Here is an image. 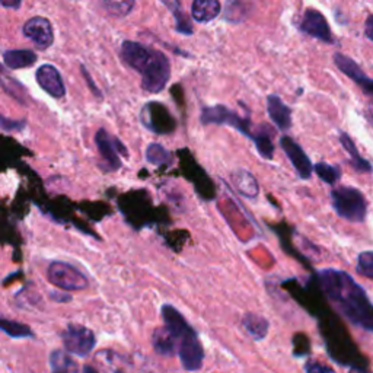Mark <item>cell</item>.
Masks as SVG:
<instances>
[{"label": "cell", "instance_id": "cell-6", "mask_svg": "<svg viewBox=\"0 0 373 373\" xmlns=\"http://www.w3.org/2000/svg\"><path fill=\"white\" fill-rule=\"evenodd\" d=\"M202 124H222L237 129L240 133H242L247 137H252L251 133V122L248 117H242L235 111L229 110L225 105H214V107H206L202 110L200 115Z\"/></svg>", "mask_w": 373, "mask_h": 373}, {"label": "cell", "instance_id": "cell-21", "mask_svg": "<svg viewBox=\"0 0 373 373\" xmlns=\"http://www.w3.org/2000/svg\"><path fill=\"white\" fill-rule=\"evenodd\" d=\"M232 181L237 190L247 199H255L260 192L257 180H255V176L248 171H237L232 175Z\"/></svg>", "mask_w": 373, "mask_h": 373}, {"label": "cell", "instance_id": "cell-3", "mask_svg": "<svg viewBox=\"0 0 373 373\" xmlns=\"http://www.w3.org/2000/svg\"><path fill=\"white\" fill-rule=\"evenodd\" d=\"M331 204L341 219L351 223H363L367 216L365 194L351 185H340L331 190Z\"/></svg>", "mask_w": 373, "mask_h": 373}, {"label": "cell", "instance_id": "cell-9", "mask_svg": "<svg viewBox=\"0 0 373 373\" xmlns=\"http://www.w3.org/2000/svg\"><path fill=\"white\" fill-rule=\"evenodd\" d=\"M299 31L322 43H327V44L334 43L332 31L329 28L327 18L318 9L308 8L303 12V16L299 22Z\"/></svg>", "mask_w": 373, "mask_h": 373}, {"label": "cell", "instance_id": "cell-20", "mask_svg": "<svg viewBox=\"0 0 373 373\" xmlns=\"http://www.w3.org/2000/svg\"><path fill=\"white\" fill-rule=\"evenodd\" d=\"M37 54L32 50H6L4 51V63L8 69H25L37 62Z\"/></svg>", "mask_w": 373, "mask_h": 373}, {"label": "cell", "instance_id": "cell-33", "mask_svg": "<svg viewBox=\"0 0 373 373\" xmlns=\"http://www.w3.org/2000/svg\"><path fill=\"white\" fill-rule=\"evenodd\" d=\"M306 373H337L332 367H328L321 363H309L306 366Z\"/></svg>", "mask_w": 373, "mask_h": 373}, {"label": "cell", "instance_id": "cell-25", "mask_svg": "<svg viewBox=\"0 0 373 373\" xmlns=\"http://www.w3.org/2000/svg\"><path fill=\"white\" fill-rule=\"evenodd\" d=\"M313 171L325 184L334 187L341 178V168L337 165H329L327 162H318L313 166Z\"/></svg>", "mask_w": 373, "mask_h": 373}, {"label": "cell", "instance_id": "cell-7", "mask_svg": "<svg viewBox=\"0 0 373 373\" xmlns=\"http://www.w3.org/2000/svg\"><path fill=\"white\" fill-rule=\"evenodd\" d=\"M95 145L100 150L105 172L119 171L123 166L120 155L127 156L129 153L122 140L112 137L105 129H100L95 133Z\"/></svg>", "mask_w": 373, "mask_h": 373}, {"label": "cell", "instance_id": "cell-37", "mask_svg": "<svg viewBox=\"0 0 373 373\" xmlns=\"http://www.w3.org/2000/svg\"><path fill=\"white\" fill-rule=\"evenodd\" d=\"M365 119L367 120V123L373 127V101H369L365 110Z\"/></svg>", "mask_w": 373, "mask_h": 373}, {"label": "cell", "instance_id": "cell-19", "mask_svg": "<svg viewBox=\"0 0 373 373\" xmlns=\"http://www.w3.org/2000/svg\"><path fill=\"white\" fill-rule=\"evenodd\" d=\"M222 5L218 0H194L191 5V16L200 24L210 22L221 15Z\"/></svg>", "mask_w": 373, "mask_h": 373}, {"label": "cell", "instance_id": "cell-4", "mask_svg": "<svg viewBox=\"0 0 373 373\" xmlns=\"http://www.w3.org/2000/svg\"><path fill=\"white\" fill-rule=\"evenodd\" d=\"M171 79V62L159 50H155L148 66L142 72V89L149 93H159Z\"/></svg>", "mask_w": 373, "mask_h": 373}, {"label": "cell", "instance_id": "cell-17", "mask_svg": "<svg viewBox=\"0 0 373 373\" xmlns=\"http://www.w3.org/2000/svg\"><path fill=\"white\" fill-rule=\"evenodd\" d=\"M340 143H341L343 149L348 153V164L355 168L356 172L370 174L373 171L372 164L360 155L358 146L355 145V142H353V139L347 133H344V131L340 133Z\"/></svg>", "mask_w": 373, "mask_h": 373}, {"label": "cell", "instance_id": "cell-8", "mask_svg": "<svg viewBox=\"0 0 373 373\" xmlns=\"http://www.w3.org/2000/svg\"><path fill=\"white\" fill-rule=\"evenodd\" d=\"M62 339L66 350L77 356L89 355L95 346V334L89 328L77 324L67 325Z\"/></svg>", "mask_w": 373, "mask_h": 373}, {"label": "cell", "instance_id": "cell-23", "mask_svg": "<svg viewBox=\"0 0 373 373\" xmlns=\"http://www.w3.org/2000/svg\"><path fill=\"white\" fill-rule=\"evenodd\" d=\"M271 130L267 126H261L257 131L252 133L251 139L254 140L255 146H257L259 153L263 156L264 159H273V155H274V145L271 140Z\"/></svg>", "mask_w": 373, "mask_h": 373}, {"label": "cell", "instance_id": "cell-11", "mask_svg": "<svg viewBox=\"0 0 373 373\" xmlns=\"http://www.w3.org/2000/svg\"><path fill=\"white\" fill-rule=\"evenodd\" d=\"M22 34L40 50H47L54 43L53 25L44 16H34L24 24Z\"/></svg>", "mask_w": 373, "mask_h": 373}, {"label": "cell", "instance_id": "cell-12", "mask_svg": "<svg viewBox=\"0 0 373 373\" xmlns=\"http://www.w3.org/2000/svg\"><path fill=\"white\" fill-rule=\"evenodd\" d=\"M93 360L101 373H137L131 360L115 350L96 351Z\"/></svg>", "mask_w": 373, "mask_h": 373}, {"label": "cell", "instance_id": "cell-16", "mask_svg": "<svg viewBox=\"0 0 373 373\" xmlns=\"http://www.w3.org/2000/svg\"><path fill=\"white\" fill-rule=\"evenodd\" d=\"M267 112L279 130L287 131L292 127V110L279 95L267 96Z\"/></svg>", "mask_w": 373, "mask_h": 373}, {"label": "cell", "instance_id": "cell-18", "mask_svg": "<svg viewBox=\"0 0 373 373\" xmlns=\"http://www.w3.org/2000/svg\"><path fill=\"white\" fill-rule=\"evenodd\" d=\"M152 344L155 351L159 353L161 356H172L175 351L178 353V343L168 327H161L153 331Z\"/></svg>", "mask_w": 373, "mask_h": 373}, {"label": "cell", "instance_id": "cell-15", "mask_svg": "<svg viewBox=\"0 0 373 373\" xmlns=\"http://www.w3.org/2000/svg\"><path fill=\"white\" fill-rule=\"evenodd\" d=\"M35 79L43 91L53 98H63L66 95V86L58 69L53 65H43L37 69Z\"/></svg>", "mask_w": 373, "mask_h": 373}, {"label": "cell", "instance_id": "cell-24", "mask_svg": "<svg viewBox=\"0 0 373 373\" xmlns=\"http://www.w3.org/2000/svg\"><path fill=\"white\" fill-rule=\"evenodd\" d=\"M164 5L166 8H169L172 16L175 18V30L178 31L180 34L191 35L194 32V30H192L190 18L185 15L181 5L178 2H164Z\"/></svg>", "mask_w": 373, "mask_h": 373}, {"label": "cell", "instance_id": "cell-32", "mask_svg": "<svg viewBox=\"0 0 373 373\" xmlns=\"http://www.w3.org/2000/svg\"><path fill=\"white\" fill-rule=\"evenodd\" d=\"M25 127V122H13V120H8L6 117H2V129L5 131H21Z\"/></svg>", "mask_w": 373, "mask_h": 373}, {"label": "cell", "instance_id": "cell-14", "mask_svg": "<svg viewBox=\"0 0 373 373\" xmlns=\"http://www.w3.org/2000/svg\"><path fill=\"white\" fill-rule=\"evenodd\" d=\"M153 51H155V48H152V47H148L142 43L127 40L122 44L120 55L123 58V62L129 67L142 73L145 70V67L148 66Z\"/></svg>", "mask_w": 373, "mask_h": 373}, {"label": "cell", "instance_id": "cell-30", "mask_svg": "<svg viewBox=\"0 0 373 373\" xmlns=\"http://www.w3.org/2000/svg\"><path fill=\"white\" fill-rule=\"evenodd\" d=\"M356 270L360 276L373 282V251H363L359 254Z\"/></svg>", "mask_w": 373, "mask_h": 373}, {"label": "cell", "instance_id": "cell-27", "mask_svg": "<svg viewBox=\"0 0 373 373\" xmlns=\"http://www.w3.org/2000/svg\"><path fill=\"white\" fill-rule=\"evenodd\" d=\"M146 159L152 165L162 166L171 161V153L159 143H150L146 149Z\"/></svg>", "mask_w": 373, "mask_h": 373}, {"label": "cell", "instance_id": "cell-26", "mask_svg": "<svg viewBox=\"0 0 373 373\" xmlns=\"http://www.w3.org/2000/svg\"><path fill=\"white\" fill-rule=\"evenodd\" d=\"M50 363L53 373H77L76 363L63 351H54L50 358Z\"/></svg>", "mask_w": 373, "mask_h": 373}, {"label": "cell", "instance_id": "cell-22", "mask_svg": "<svg viewBox=\"0 0 373 373\" xmlns=\"http://www.w3.org/2000/svg\"><path fill=\"white\" fill-rule=\"evenodd\" d=\"M242 325L254 340H263L267 336L268 321L259 313L248 312L242 318Z\"/></svg>", "mask_w": 373, "mask_h": 373}, {"label": "cell", "instance_id": "cell-40", "mask_svg": "<svg viewBox=\"0 0 373 373\" xmlns=\"http://www.w3.org/2000/svg\"><path fill=\"white\" fill-rule=\"evenodd\" d=\"M82 373H98V372H96V369L92 367V366H85L84 370H82Z\"/></svg>", "mask_w": 373, "mask_h": 373}, {"label": "cell", "instance_id": "cell-28", "mask_svg": "<svg viewBox=\"0 0 373 373\" xmlns=\"http://www.w3.org/2000/svg\"><path fill=\"white\" fill-rule=\"evenodd\" d=\"M133 0H105L103 2V8L112 16L123 18L127 16L133 8H134Z\"/></svg>", "mask_w": 373, "mask_h": 373}, {"label": "cell", "instance_id": "cell-36", "mask_svg": "<svg viewBox=\"0 0 373 373\" xmlns=\"http://www.w3.org/2000/svg\"><path fill=\"white\" fill-rule=\"evenodd\" d=\"M50 298L53 301H57V302H69L72 301V296L67 293H58V292H51L50 293Z\"/></svg>", "mask_w": 373, "mask_h": 373}, {"label": "cell", "instance_id": "cell-34", "mask_svg": "<svg viewBox=\"0 0 373 373\" xmlns=\"http://www.w3.org/2000/svg\"><path fill=\"white\" fill-rule=\"evenodd\" d=\"M81 72H82V74H84V77H85V81H86L88 86H89V88H91V91L93 92V95H95V96H100V98H101V92H100V89H98V88L95 86V84L92 82V77H91V74H89V72L86 70V67H85V66H81Z\"/></svg>", "mask_w": 373, "mask_h": 373}, {"label": "cell", "instance_id": "cell-38", "mask_svg": "<svg viewBox=\"0 0 373 373\" xmlns=\"http://www.w3.org/2000/svg\"><path fill=\"white\" fill-rule=\"evenodd\" d=\"M21 2H6V0H4L2 2V6L4 8H9V9H19L21 8Z\"/></svg>", "mask_w": 373, "mask_h": 373}, {"label": "cell", "instance_id": "cell-10", "mask_svg": "<svg viewBox=\"0 0 373 373\" xmlns=\"http://www.w3.org/2000/svg\"><path fill=\"white\" fill-rule=\"evenodd\" d=\"M334 63L343 74H346L348 79H351L362 89V92L369 98V101H373V79L363 72V69L351 57L343 53H336L334 54Z\"/></svg>", "mask_w": 373, "mask_h": 373}, {"label": "cell", "instance_id": "cell-39", "mask_svg": "<svg viewBox=\"0 0 373 373\" xmlns=\"http://www.w3.org/2000/svg\"><path fill=\"white\" fill-rule=\"evenodd\" d=\"M348 373H367V372L363 367H360V366H353Z\"/></svg>", "mask_w": 373, "mask_h": 373}, {"label": "cell", "instance_id": "cell-2", "mask_svg": "<svg viewBox=\"0 0 373 373\" xmlns=\"http://www.w3.org/2000/svg\"><path fill=\"white\" fill-rule=\"evenodd\" d=\"M162 318L165 321V327L171 329L174 337L178 343V356L185 370H199L203 365L204 351L191 325L185 321L178 309L171 305L162 306Z\"/></svg>", "mask_w": 373, "mask_h": 373}, {"label": "cell", "instance_id": "cell-35", "mask_svg": "<svg viewBox=\"0 0 373 373\" xmlns=\"http://www.w3.org/2000/svg\"><path fill=\"white\" fill-rule=\"evenodd\" d=\"M365 37L369 41L373 43V13L367 15L366 22H365Z\"/></svg>", "mask_w": 373, "mask_h": 373}, {"label": "cell", "instance_id": "cell-31", "mask_svg": "<svg viewBox=\"0 0 373 373\" xmlns=\"http://www.w3.org/2000/svg\"><path fill=\"white\" fill-rule=\"evenodd\" d=\"M247 4L244 2H228L225 8V18L229 22H240L245 18Z\"/></svg>", "mask_w": 373, "mask_h": 373}, {"label": "cell", "instance_id": "cell-1", "mask_svg": "<svg viewBox=\"0 0 373 373\" xmlns=\"http://www.w3.org/2000/svg\"><path fill=\"white\" fill-rule=\"evenodd\" d=\"M318 283L347 321L373 334V303L365 289L348 273L324 268L318 273Z\"/></svg>", "mask_w": 373, "mask_h": 373}, {"label": "cell", "instance_id": "cell-29", "mask_svg": "<svg viewBox=\"0 0 373 373\" xmlns=\"http://www.w3.org/2000/svg\"><path fill=\"white\" fill-rule=\"evenodd\" d=\"M0 325H2V329L8 334V336H11V337H15V339L32 337V331L30 329V327L21 324V322L2 320V322H0Z\"/></svg>", "mask_w": 373, "mask_h": 373}, {"label": "cell", "instance_id": "cell-13", "mask_svg": "<svg viewBox=\"0 0 373 373\" xmlns=\"http://www.w3.org/2000/svg\"><path fill=\"white\" fill-rule=\"evenodd\" d=\"M280 148L283 149L287 159L293 165L294 171L298 172L302 180H309L313 172V165L309 159V156L305 153L302 146L294 142L292 137L283 136L280 139Z\"/></svg>", "mask_w": 373, "mask_h": 373}, {"label": "cell", "instance_id": "cell-5", "mask_svg": "<svg viewBox=\"0 0 373 373\" xmlns=\"http://www.w3.org/2000/svg\"><path fill=\"white\" fill-rule=\"evenodd\" d=\"M47 279L55 287L67 292L84 290L89 284L86 276L79 268L65 261L50 263L47 267Z\"/></svg>", "mask_w": 373, "mask_h": 373}]
</instances>
